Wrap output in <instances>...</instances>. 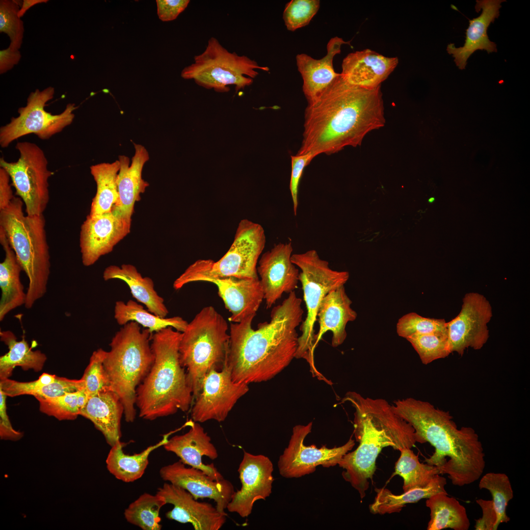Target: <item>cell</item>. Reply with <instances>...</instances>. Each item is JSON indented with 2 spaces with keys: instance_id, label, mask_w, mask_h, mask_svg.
Returning a JSON list of instances; mask_svg holds the SVG:
<instances>
[{
  "instance_id": "6da1fadb",
  "label": "cell",
  "mask_w": 530,
  "mask_h": 530,
  "mask_svg": "<svg viewBox=\"0 0 530 530\" xmlns=\"http://www.w3.org/2000/svg\"><path fill=\"white\" fill-rule=\"evenodd\" d=\"M385 123L380 86L366 89L351 85L341 74L308 103L301 146L297 155L331 154L356 147L369 132Z\"/></svg>"
},
{
  "instance_id": "7a4b0ae2",
  "label": "cell",
  "mask_w": 530,
  "mask_h": 530,
  "mask_svg": "<svg viewBox=\"0 0 530 530\" xmlns=\"http://www.w3.org/2000/svg\"><path fill=\"white\" fill-rule=\"evenodd\" d=\"M301 303L294 291L272 308L270 321L260 323L256 329L252 326L254 316L230 322L227 364L234 381L248 385L267 381L288 366L298 348Z\"/></svg>"
},
{
  "instance_id": "3957f363",
  "label": "cell",
  "mask_w": 530,
  "mask_h": 530,
  "mask_svg": "<svg viewBox=\"0 0 530 530\" xmlns=\"http://www.w3.org/2000/svg\"><path fill=\"white\" fill-rule=\"evenodd\" d=\"M394 411L414 429L417 442L435 448L425 461L447 474L453 485L463 486L478 480L485 467V454L477 434L470 427L457 428L449 412L430 403L408 398L392 404Z\"/></svg>"
},
{
  "instance_id": "277c9868",
  "label": "cell",
  "mask_w": 530,
  "mask_h": 530,
  "mask_svg": "<svg viewBox=\"0 0 530 530\" xmlns=\"http://www.w3.org/2000/svg\"><path fill=\"white\" fill-rule=\"evenodd\" d=\"M343 401L355 409L354 434L359 444L346 453L338 463L344 470V479L359 493L362 499L376 470V461L383 448L400 450L411 449L417 442L414 429L398 415L383 398L364 397L354 392L347 393Z\"/></svg>"
},
{
  "instance_id": "5b68a950",
  "label": "cell",
  "mask_w": 530,
  "mask_h": 530,
  "mask_svg": "<svg viewBox=\"0 0 530 530\" xmlns=\"http://www.w3.org/2000/svg\"><path fill=\"white\" fill-rule=\"evenodd\" d=\"M182 332L168 327L153 334L154 360L136 393L139 416L146 420L189 410L193 398L179 352Z\"/></svg>"
},
{
  "instance_id": "8992f818",
  "label": "cell",
  "mask_w": 530,
  "mask_h": 530,
  "mask_svg": "<svg viewBox=\"0 0 530 530\" xmlns=\"http://www.w3.org/2000/svg\"><path fill=\"white\" fill-rule=\"evenodd\" d=\"M23 204L20 198L15 196L0 211V228L28 278L24 306L29 309L47 292L51 262L43 214L25 215Z\"/></svg>"
},
{
  "instance_id": "52a82bcc",
  "label": "cell",
  "mask_w": 530,
  "mask_h": 530,
  "mask_svg": "<svg viewBox=\"0 0 530 530\" xmlns=\"http://www.w3.org/2000/svg\"><path fill=\"white\" fill-rule=\"evenodd\" d=\"M152 335L134 321L127 323L112 338L104 361L111 390L119 396L128 423L134 421L136 389L154 362L150 342Z\"/></svg>"
},
{
  "instance_id": "ba28073f",
  "label": "cell",
  "mask_w": 530,
  "mask_h": 530,
  "mask_svg": "<svg viewBox=\"0 0 530 530\" xmlns=\"http://www.w3.org/2000/svg\"><path fill=\"white\" fill-rule=\"evenodd\" d=\"M226 320L213 307L206 306L182 332L179 352L186 369L193 398L198 394L204 376L212 370H221L227 362L230 341Z\"/></svg>"
},
{
  "instance_id": "9c48e42d",
  "label": "cell",
  "mask_w": 530,
  "mask_h": 530,
  "mask_svg": "<svg viewBox=\"0 0 530 530\" xmlns=\"http://www.w3.org/2000/svg\"><path fill=\"white\" fill-rule=\"evenodd\" d=\"M292 263L300 269L299 281L302 285L307 315L301 323V334L295 358H304L314 366V327L319 305L330 292L343 286L349 273L332 269L329 263L321 259L314 249L292 254Z\"/></svg>"
},
{
  "instance_id": "30bf717a",
  "label": "cell",
  "mask_w": 530,
  "mask_h": 530,
  "mask_svg": "<svg viewBox=\"0 0 530 530\" xmlns=\"http://www.w3.org/2000/svg\"><path fill=\"white\" fill-rule=\"evenodd\" d=\"M194 59V63L182 71L181 77L217 92L229 91L230 85H234L236 91L244 89L259 75L257 70H269L247 56L229 52L214 37L209 39L205 50Z\"/></svg>"
},
{
  "instance_id": "8fae6325",
  "label": "cell",
  "mask_w": 530,
  "mask_h": 530,
  "mask_svg": "<svg viewBox=\"0 0 530 530\" xmlns=\"http://www.w3.org/2000/svg\"><path fill=\"white\" fill-rule=\"evenodd\" d=\"M15 148L20 154L18 160L8 162L1 158L0 167L9 174L26 214H42L50 200L48 181L53 172L48 169L45 153L35 143L18 142Z\"/></svg>"
},
{
  "instance_id": "7c38bea8",
  "label": "cell",
  "mask_w": 530,
  "mask_h": 530,
  "mask_svg": "<svg viewBox=\"0 0 530 530\" xmlns=\"http://www.w3.org/2000/svg\"><path fill=\"white\" fill-rule=\"evenodd\" d=\"M54 88L49 86L42 90L36 89L27 98L26 105L18 109L19 115L0 128V145L7 148L13 141L29 134H34L41 140H48L71 125L77 106L68 104L59 114H53L45 107L54 96Z\"/></svg>"
},
{
  "instance_id": "4fadbf2b",
  "label": "cell",
  "mask_w": 530,
  "mask_h": 530,
  "mask_svg": "<svg viewBox=\"0 0 530 530\" xmlns=\"http://www.w3.org/2000/svg\"><path fill=\"white\" fill-rule=\"evenodd\" d=\"M265 242L262 226L243 219L238 224L230 248L219 260L199 259L192 264L212 276L258 278L257 264Z\"/></svg>"
},
{
  "instance_id": "5bb4252c",
  "label": "cell",
  "mask_w": 530,
  "mask_h": 530,
  "mask_svg": "<svg viewBox=\"0 0 530 530\" xmlns=\"http://www.w3.org/2000/svg\"><path fill=\"white\" fill-rule=\"evenodd\" d=\"M198 281L210 282L217 287L219 296L231 313L228 318L230 322L238 323L255 317L264 299L259 278L212 276L192 264L174 281L173 286L179 290L188 283Z\"/></svg>"
},
{
  "instance_id": "9a60e30c",
  "label": "cell",
  "mask_w": 530,
  "mask_h": 530,
  "mask_svg": "<svg viewBox=\"0 0 530 530\" xmlns=\"http://www.w3.org/2000/svg\"><path fill=\"white\" fill-rule=\"evenodd\" d=\"M312 427V422L293 427L289 445L278 461L279 472L283 477H300L314 472L319 465L325 468L335 466L355 444L351 436L345 444L339 447L330 449L323 446L318 449L315 445L306 446L304 440Z\"/></svg>"
},
{
  "instance_id": "2e32d148",
  "label": "cell",
  "mask_w": 530,
  "mask_h": 530,
  "mask_svg": "<svg viewBox=\"0 0 530 530\" xmlns=\"http://www.w3.org/2000/svg\"><path fill=\"white\" fill-rule=\"evenodd\" d=\"M249 391L248 384L234 381L227 362L221 370H212L204 376L194 398L191 418L194 422L225 421L237 401Z\"/></svg>"
},
{
  "instance_id": "e0dca14e",
  "label": "cell",
  "mask_w": 530,
  "mask_h": 530,
  "mask_svg": "<svg viewBox=\"0 0 530 530\" xmlns=\"http://www.w3.org/2000/svg\"><path fill=\"white\" fill-rule=\"evenodd\" d=\"M458 315L446 322L448 345L450 353L462 356L469 347L481 349L489 337L487 323L493 316L489 301L481 294H465Z\"/></svg>"
},
{
  "instance_id": "ac0fdd59",
  "label": "cell",
  "mask_w": 530,
  "mask_h": 530,
  "mask_svg": "<svg viewBox=\"0 0 530 530\" xmlns=\"http://www.w3.org/2000/svg\"><path fill=\"white\" fill-rule=\"evenodd\" d=\"M131 222L117 211L100 215L88 214L81 224L80 248L83 265H94L130 232Z\"/></svg>"
},
{
  "instance_id": "d6986e66",
  "label": "cell",
  "mask_w": 530,
  "mask_h": 530,
  "mask_svg": "<svg viewBox=\"0 0 530 530\" xmlns=\"http://www.w3.org/2000/svg\"><path fill=\"white\" fill-rule=\"evenodd\" d=\"M292 251L291 241L280 242L259 258L257 271L267 309L297 288L300 272L292 261Z\"/></svg>"
},
{
  "instance_id": "ffe728a7",
  "label": "cell",
  "mask_w": 530,
  "mask_h": 530,
  "mask_svg": "<svg viewBox=\"0 0 530 530\" xmlns=\"http://www.w3.org/2000/svg\"><path fill=\"white\" fill-rule=\"evenodd\" d=\"M273 471L272 463L268 457L244 451L238 469L241 487L233 494L227 506L228 511L242 518L248 517L255 502L265 500L271 494Z\"/></svg>"
},
{
  "instance_id": "44dd1931",
  "label": "cell",
  "mask_w": 530,
  "mask_h": 530,
  "mask_svg": "<svg viewBox=\"0 0 530 530\" xmlns=\"http://www.w3.org/2000/svg\"><path fill=\"white\" fill-rule=\"evenodd\" d=\"M159 475L163 480L188 491L196 500H213L218 510L226 514L225 510L235 492L232 483L228 480H214L201 470L186 467L180 460L163 466Z\"/></svg>"
},
{
  "instance_id": "7402d4cb",
  "label": "cell",
  "mask_w": 530,
  "mask_h": 530,
  "mask_svg": "<svg viewBox=\"0 0 530 530\" xmlns=\"http://www.w3.org/2000/svg\"><path fill=\"white\" fill-rule=\"evenodd\" d=\"M157 493L166 504L173 505L166 513L168 519L181 523H190L195 530H218L226 521L227 514L220 512L210 503L199 502L185 489L164 483Z\"/></svg>"
},
{
  "instance_id": "603a6c76",
  "label": "cell",
  "mask_w": 530,
  "mask_h": 530,
  "mask_svg": "<svg viewBox=\"0 0 530 530\" xmlns=\"http://www.w3.org/2000/svg\"><path fill=\"white\" fill-rule=\"evenodd\" d=\"M398 63L397 57H386L367 49L349 53L343 60L340 74L351 85L373 89L380 86Z\"/></svg>"
},
{
  "instance_id": "cb8c5ba5",
  "label": "cell",
  "mask_w": 530,
  "mask_h": 530,
  "mask_svg": "<svg viewBox=\"0 0 530 530\" xmlns=\"http://www.w3.org/2000/svg\"><path fill=\"white\" fill-rule=\"evenodd\" d=\"M163 446L166 450L177 455L185 464L202 470L213 480L224 478L213 464L202 462L203 456L214 460L217 458L218 452L211 437L198 423L192 422L188 431L168 439Z\"/></svg>"
},
{
  "instance_id": "d4e9b609",
  "label": "cell",
  "mask_w": 530,
  "mask_h": 530,
  "mask_svg": "<svg viewBox=\"0 0 530 530\" xmlns=\"http://www.w3.org/2000/svg\"><path fill=\"white\" fill-rule=\"evenodd\" d=\"M504 0H477L475 9L481 14L477 17L470 20L466 29L465 43L456 48L454 44L448 45L447 51L454 58L456 65L461 70L465 69L469 57L478 50H485L488 53L497 52L495 43L488 38L487 30L490 24L500 15L501 3Z\"/></svg>"
},
{
  "instance_id": "484cf974",
  "label": "cell",
  "mask_w": 530,
  "mask_h": 530,
  "mask_svg": "<svg viewBox=\"0 0 530 530\" xmlns=\"http://www.w3.org/2000/svg\"><path fill=\"white\" fill-rule=\"evenodd\" d=\"M134 146L135 152L131 164L128 157L119 156L120 168L117 179L119 199L112 208L131 222L134 204L140 200L141 194L149 186L142 177L144 165L149 159L148 152L142 145L134 143Z\"/></svg>"
},
{
  "instance_id": "4316f807",
  "label": "cell",
  "mask_w": 530,
  "mask_h": 530,
  "mask_svg": "<svg viewBox=\"0 0 530 530\" xmlns=\"http://www.w3.org/2000/svg\"><path fill=\"white\" fill-rule=\"evenodd\" d=\"M352 303L344 286L331 291L323 298L317 313L319 330L315 336V349L328 331L332 333V346L337 347L344 342L347 336V323L354 321L357 317L351 307Z\"/></svg>"
},
{
  "instance_id": "83f0119b",
  "label": "cell",
  "mask_w": 530,
  "mask_h": 530,
  "mask_svg": "<svg viewBox=\"0 0 530 530\" xmlns=\"http://www.w3.org/2000/svg\"><path fill=\"white\" fill-rule=\"evenodd\" d=\"M345 44H349V42L338 37L331 38L326 46V54L319 59L304 53L296 55V65L303 80L302 89L308 103L317 98L340 75L335 71L333 61Z\"/></svg>"
},
{
  "instance_id": "f1b7e54d",
  "label": "cell",
  "mask_w": 530,
  "mask_h": 530,
  "mask_svg": "<svg viewBox=\"0 0 530 530\" xmlns=\"http://www.w3.org/2000/svg\"><path fill=\"white\" fill-rule=\"evenodd\" d=\"M123 405L119 396L108 390L89 397L80 415L89 420L111 447L121 437Z\"/></svg>"
},
{
  "instance_id": "f546056e",
  "label": "cell",
  "mask_w": 530,
  "mask_h": 530,
  "mask_svg": "<svg viewBox=\"0 0 530 530\" xmlns=\"http://www.w3.org/2000/svg\"><path fill=\"white\" fill-rule=\"evenodd\" d=\"M0 243L5 253L4 258L0 263V321H2L12 310L25 305L26 292L20 279L22 267L0 228Z\"/></svg>"
},
{
  "instance_id": "4dcf8cb0",
  "label": "cell",
  "mask_w": 530,
  "mask_h": 530,
  "mask_svg": "<svg viewBox=\"0 0 530 530\" xmlns=\"http://www.w3.org/2000/svg\"><path fill=\"white\" fill-rule=\"evenodd\" d=\"M103 278L105 281L119 279L124 281L129 286L132 297L144 305L148 311L162 318L168 315L164 299L155 290L153 280L143 277L133 265H109L104 271Z\"/></svg>"
},
{
  "instance_id": "1f68e13d",
  "label": "cell",
  "mask_w": 530,
  "mask_h": 530,
  "mask_svg": "<svg viewBox=\"0 0 530 530\" xmlns=\"http://www.w3.org/2000/svg\"><path fill=\"white\" fill-rule=\"evenodd\" d=\"M0 389L7 397L30 395L36 399L59 396L85 389L82 379H72L43 373L37 379L20 382L7 378L0 380Z\"/></svg>"
},
{
  "instance_id": "d6a6232c",
  "label": "cell",
  "mask_w": 530,
  "mask_h": 530,
  "mask_svg": "<svg viewBox=\"0 0 530 530\" xmlns=\"http://www.w3.org/2000/svg\"><path fill=\"white\" fill-rule=\"evenodd\" d=\"M0 339L8 349L0 357V380L9 378L16 367L36 372L43 369L47 359L46 355L39 350H33L24 337L18 341L11 331L0 330Z\"/></svg>"
},
{
  "instance_id": "836d02e7",
  "label": "cell",
  "mask_w": 530,
  "mask_h": 530,
  "mask_svg": "<svg viewBox=\"0 0 530 530\" xmlns=\"http://www.w3.org/2000/svg\"><path fill=\"white\" fill-rule=\"evenodd\" d=\"M446 484V479L437 475L426 486L400 495H395L387 488H376V494L373 502L369 505L370 511L372 514L381 515L399 512L406 504L417 503L439 493H447L445 487Z\"/></svg>"
},
{
  "instance_id": "e575fe53",
  "label": "cell",
  "mask_w": 530,
  "mask_h": 530,
  "mask_svg": "<svg viewBox=\"0 0 530 530\" xmlns=\"http://www.w3.org/2000/svg\"><path fill=\"white\" fill-rule=\"evenodd\" d=\"M169 434L164 435L158 443L150 446L138 453L127 454L123 450V444L118 441L109 450L106 459L108 471L117 479L125 482L134 481L142 477L149 464L150 453L163 446Z\"/></svg>"
},
{
  "instance_id": "d590c367",
  "label": "cell",
  "mask_w": 530,
  "mask_h": 530,
  "mask_svg": "<svg viewBox=\"0 0 530 530\" xmlns=\"http://www.w3.org/2000/svg\"><path fill=\"white\" fill-rule=\"evenodd\" d=\"M425 505L430 511L427 530H469L470 522L465 507L455 498L449 497L448 493L431 496L427 499Z\"/></svg>"
},
{
  "instance_id": "8d00e7d4",
  "label": "cell",
  "mask_w": 530,
  "mask_h": 530,
  "mask_svg": "<svg viewBox=\"0 0 530 530\" xmlns=\"http://www.w3.org/2000/svg\"><path fill=\"white\" fill-rule=\"evenodd\" d=\"M119 168L118 160L111 163H100L90 167L97 189L92 200L89 215L110 212L117 204L119 199L117 179Z\"/></svg>"
},
{
  "instance_id": "74e56055",
  "label": "cell",
  "mask_w": 530,
  "mask_h": 530,
  "mask_svg": "<svg viewBox=\"0 0 530 530\" xmlns=\"http://www.w3.org/2000/svg\"><path fill=\"white\" fill-rule=\"evenodd\" d=\"M114 317L117 323L123 326L130 321H134L147 328L153 334L168 327H172L183 332L188 322L182 317L176 316L162 318L144 308L138 302L130 299L127 302L117 301L115 303Z\"/></svg>"
},
{
  "instance_id": "f35d334b",
  "label": "cell",
  "mask_w": 530,
  "mask_h": 530,
  "mask_svg": "<svg viewBox=\"0 0 530 530\" xmlns=\"http://www.w3.org/2000/svg\"><path fill=\"white\" fill-rule=\"evenodd\" d=\"M393 476L398 475L403 479V492L426 486L440 472L438 467L421 463L419 458L409 448L399 450Z\"/></svg>"
},
{
  "instance_id": "ab89813d",
  "label": "cell",
  "mask_w": 530,
  "mask_h": 530,
  "mask_svg": "<svg viewBox=\"0 0 530 530\" xmlns=\"http://www.w3.org/2000/svg\"><path fill=\"white\" fill-rule=\"evenodd\" d=\"M166 504L164 498L157 493H144L129 504L124 511V517L129 523L143 530H159V512Z\"/></svg>"
},
{
  "instance_id": "60d3db41",
  "label": "cell",
  "mask_w": 530,
  "mask_h": 530,
  "mask_svg": "<svg viewBox=\"0 0 530 530\" xmlns=\"http://www.w3.org/2000/svg\"><path fill=\"white\" fill-rule=\"evenodd\" d=\"M88 398L85 389H82L53 398L37 400L41 412L62 421L76 419Z\"/></svg>"
},
{
  "instance_id": "b9f144b4",
  "label": "cell",
  "mask_w": 530,
  "mask_h": 530,
  "mask_svg": "<svg viewBox=\"0 0 530 530\" xmlns=\"http://www.w3.org/2000/svg\"><path fill=\"white\" fill-rule=\"evenodd\" d=\"M478 487L480 489L488 490L492 495L497 514L494 530H497L500 524L510 521L506 509L508 502L513 498V491L509 477L504 473H488L481 478Z\"/></svg>"
},
{
  "instance_id": "7bdbcfd3",
  "label": "cell",
  "mask_w": 530,
  "mask_h": 530,
  "mask_svg": "<svg viewBox=\"0 0 530 530\" xmlns=\"http://www.w3.org/2000/svg\"><path fill=\"white\" fill-rule=\"evenodd\" d=\"M418 354L424 365L449 356L448 332L425 334H415L406 339Z\"/></svg>"
},
{
  "instance_id": "ee69618b",
  "label": "cell",
  "mask_w": 530,
  "mask_h": 530,
  "mask_svg": "<svg viewBox=\"0 0 530 530\" xmlns=\"http://www.w3.org/2000/svg\"><path fill=\"white\" fill-rule=\"evenodd\" d=\"M21 5L15 0H0V32L10 39L9 46L20 50L25 31L23 21L18 16Z\"/></svg>"
},
{
  "instance_id": "f6af8a7d",
  "label": "cell",
  "mask_w": 530,
  "mask_h": 530,
  "mask_svg": "<svg viewBox=\"0 0 530 530\" xmlns=\"http://www.w3.org/2000/svg\"><path fill=\"white\" fill-rule=\"evenodd\" d=\"M444 319L422 317L412 312L401 317L397 324L398 335L406 339L415 334H425L448 332Z\"/></svg>"
},
{
  "instance_id": "bcb514c9",
  "label": "cell",
  "mask_w": 530,
  "mask_h": 530,
  "mask_svg": "<svg viewBox=\"0 0 530 530\" xmlns=\"http://www.w3.org/2000/svg\"><path fill=\"white\" fill-rule=\"evenodd\" d=\"M106 353L101 348L95 350L81 378L89 397L104 391L111 390L103 364Z\"/></svg>"
},
{
  "instance_id": "7dc6e473",
  "label": "cell",
  "mask_w": 530,
  "mask_h": 530,
  "mask_svg": "<svg viewBox=\"0 0 530 530\" xmlns=\"http://www.w3.org/2000/svg\"><path fill=\"white\" fill-rule=\"evenodd\" d=\"M319 6V0H292L287 3L283 14L287 29L293 31L308 25Z\"/></svg>"
},
{
  "instance_id": "c3c4849f",
  "label": "cell",
  "mask_w": 530,
  "mask_h": 530,
  "mask_svg": "<svg viewBox=\"0 0 530 530\" xmlns=\"http://www.w3.org/2000/svg\"><path fill=\"white\" fill-rule=\"evenodd\" d=\"M314 158L311 153L292 156V171L290 189L293 203L294 215H296L298 206V187L304 169Z\"/></svg>"
},
{
  "instance_id": "681fc988",
  "label": "cell",
  "mask_w": 530,
  "mask_h": 530,
  "mask_svg": "<svg viewBox=\"0 0 530 530\" xmlns=\"http://www.w3.org/2000/svg\"><path fill=\"white\" fill-rule=\"evenodd\" d=\"M189 0H157V13L163 22L173 21L186 8Z\"/></svg>"
},
{
  "instance_id": "f907efd6",
  "label": "cell",
  "mask_w": 530,
  "mask_h": 530,
  "mask_svg": "<svg viewBox=\"0 0 530 530\" xmlns=\"http://www.w3.org/2000/svg\"><path fill=\"white\" fill-rule=\"evenodd\" d=\"M7 397L0 389V437L3 440L17 441L23 437V433L12 427L7 413Z\"/></svg>"
},
{
  "instance_id": "816d5d0a",
  "label": "cell",
  "mask_w": 530,
  "mask_h": 530,
  "mask_svg": "<svg viewBox=\"0 0 530 530\" xmlns=\"http://www.w3.org/2000/svg\"><path fill=\"white\" fill-rule=\"evenodd\" d=\"M482 511L481 518L476 520V530H494L497 520V514L492 500L482 499L476 500Z\"/></svg>"
},
{
  "instance_id": "f5cc1de1",
  "label": "cell",
  "mask_w": 530,
  "mask_h": 530,
  "mask_svg": "<svg viewBox=\"0 0 530 530\" xmlns=\"http://www.w3.org/2000/svg\"><path fill=\"white\" fill-rule=\"evenodd\" d=\"M21 57L20 50L9 46L6 49L0 50V74H3L13 69L19 63Z\"/></svg>"
},
{
  "instance_id": "db71d44e",
  "label": "cell",
  "mask_w": 530,
  "mask_h": 530,
  "mask_svg": "<svg viewBox=\"0 0 530 530\" xmlns=\"http://www.w3.org/2000/svg\"><path fill=\"white\" fill-rule=\"evenodd\" d=\"M10 180L8 173L0 167V211L5 208L15 197L10 184Z\"/></svg>"
},
{
  "instance_id": "11a10c76",
  "label": "cell",
  "mask_w": 530,
  "mask_h": 530,
  "mask_svg": "<svg viewBox=\"0 0 530 530\" xmlns=\"http://www.w3.org/2000/svg\"><path fill=\"white\" fill-rule=\"evenodd\" d=\"M48 0H24L18 12V16L22 18L26 12L32 6L40 3H47Z\"/></svg>"
},
{
  "instance_id": "9f6ffc18",
  "label": "cell",
  "mask_w": 530,
  "mask_h": 530,
  "mask_svg": "<svg viewBox=\"0 0 530 530\" xmlns=\"http://www.w3.org/2000/svg\"><path fill=\"white\" fill-rule=\"evenodd\" d=\"M434 200L435 198L434 197H431L428 199V201L429 203H432Z\"/></svg>"
}]
</instances>
